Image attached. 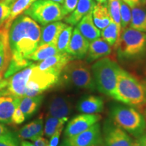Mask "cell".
I'll list each match as a JSON object with an SVG mask.
<instances>
[{
    "instance_id": "cell-2",
    "label": "cell",
    "mask_w": 146,
    "mask_h": 146,
    "mask_svg": "<svg viewBox=\"0 0 146 146\" xmlns=\"http://www.w3.org/2000/svg\"><path fill=\"white\" fill-rule=\"evenodd\" d=\"M112 98L135 108L141 114L146 112V96L141 82L122 68L118 72Z\"/></svg>"
},
{
    "instance_id": "cell-52",
    "label": "cell",
    "mask_w": 146,
    "mask_h": 146,
    "mask_svg": "<svg viewBox=\"0 0 146 146\" xmlns=\"http://www.w3.org/2000/svg\"><path fill=\"white\" fill-rule=\"evenodd\" d=\"M144 114H145V115H146V112H145V113H144Z\"/></svg>"
},
{
    "instance_id": "cell-15",
    "label": "cell",
    "mask_w": 146,
    "mask_h": 146,
    "mask_svg": "<svg viewBox=\"0 0 146 146\" xmlns=\"http://www.w3.org/2000/svg\"><path fill=\"white\" fill-rule=\"evenodd\" d=\"M89 42L76 29H73L70 42L66 49V53L72 56L74 59L81 60L86 57Z\"/></svg>"
},
{
    "instance_id": "cell-30",
    "label": "cell",
    "mask_w": 146,
    "mask_h": 146,
    "mask_svg": "<svg viewBox=\"0 0 146 146\" xmlns=\"http://www.w3.org/2000/svg\"><path fill=\"white\" fill-rule=\"evenodd\" d=\"M68 118H58L52 116H48L45 121L43 132L47 137L50 138L54 133L59 129L62 127L68 121Z\"/></svg>"
},
{
    "instance_id": "cell-44",
    "label": "cell",
    "mask_w": 146,
    "mask_h": 146,
    "mask_svg": "<svg viewBox=\"0 0 146 146\" xmlns=\"http://www.w3.org/2000/svg\"><path fill=\"white\" fill-rule=\"evenodd\" d=\"M131 146H141V145L137 139V140H133V143L131 144Z\"/></svg>"
},
{
    "instance_id": "cell-10",
    "label": "cell",
    "mask_w": 146,
    "mask_h": 146,
    "mask_svg": "<svg viewBox=\"0 0 146 146\" xmlns=\"http://www.w3.org/2000/svg\"><path fill=\"white\" fill-rule=\"evenodd\" d=\"M63 143L66 146H102L101 125L98 122L76 135L65 138Z\"/></svg>"
},
{
    "instance_id": "cell-22",
    "label": "cell",
    "mask_w": 146,
    "mask_h": 146,
    "mask_svg": "<svg viewBox=\"0 0 146 146\" xmlns=\"http://www.w3.org/2000/svg\"><path fill=\"white\" fill-rule=\"evenodd\" d=\"M9 29L3 26L0 29V75L3 76L12 59L8 42Z\"/></svg>"
},
{
    "instance_id": "cell-28",
    "label": "cell",
    "mask_w": 146,
    "mask_h": 146,
    "mask_svg": "<svg viewBox=\"0 0 146 146\" xmlns=\"http://www.w3.org/2000/svg\"><path fill=\"white\" fill-rule=\"evenodd\" d=\"M36 0H16L11 6L10 17L3 26L10 28L11 23L15 18L23 14Z\"/></svg>"
},
{
    "instance_id": "cell-19",
    "label": "cell",
    "mask_w": 146,
    "mask_h": 146,
    "mask_svg": "<svg viewBox=\"0 0 146 146\" xmlns=\"http://www.w3.org/2000/svg\"><path fill=\"white\" fill-rule=\"evenodd\" d=\"M112 48L104 39L98 38L89 43L87 54L86 55V62L91 63L93 62L104 58L112 53Z\"/></svg>"
},
{
    "instance_id": "cell-43",
    "label": "cell",
    "mask_w": 146,
    "mask_h": 146,
    "mask_svg": "<svg viewBox=\"0 0 146 146\" xmlns=\"http://www.w3.org/2000/svg\"><path fill=\"white\" fill-rule=\"evenodd\" d=\"M21 146H36L34 143H31L28 141H23L21 143Z\"/></svg>"
},
{
    "instance_id": "cell-4",
    "label": "cell",
    "mask_w": 146,
    "mask_h": 146,
    "mask_svg": "<svg viewBox=\"0 0 146 146\" xmlns=\"http://www.w3.org/2000/svg\"><path fill=\"white\" fill-rule=\"evenodd\" d=\"M118 58L123 62L135 61L146 55V33L127 27L121 31L115 45Z\"/></svg>"
},
{
    "instance_id": "cell-35",
    "label": "cell",
    "mask_w": 146,
    "mask_h": 146,
    "mask_svg": "<svg viewBox=\"0 0 146 146\" xmlns=\"http://www.w3.org/2000/svg\"><path fill=\"white\" fill-rule=\"evenodd\" d=\"M0 146H19L15 135L9 132L0 136Z\"/></svg>"
},
{
    "instance_id": "cell-32",
    "label": "cell",
    "mask_w": 146,
    "mask_h": 146,
    "mask_svg": "<svg viewBox=\"0 0 146 146\" xmlns=\"http://www.w3.org/2000/svg\"><path fill=\"white\" fill-rule=\"evenodd\" d=\"M107 6L112 21L116 23L118 28L121 31L120 0H108Z\"/></svg>"
},
{
    "instance_id": "cell-14",
    "label": "cell",
    "mask_w": 146,
    "mask_h": 146,
    "mask_svg": "<svg viewBox=\"0 0 146 146\" xmlns=\"http://www.w3.org/2000/svg\"><path fill=\"white\" fill-rule=\"evenodd\" d=\"M72 60L74 59L68 53H58L35 64L39 70H50L61 75L64 67Z\"/></svg>"
},
{
    "instance_id": "cell-38",
    "label": "cell",
    "mask_w": 146,
    "mask_h": 146,
    "mask_svg": "<svg viewBox=\"0 0 146 146\" xmlns=\"http://www.w3.org/2000/svg\"><path fill=\"white\" fill-rule=\"evenodd\" d=\"M64 126L60 127L57 131L52 135L50 137V141H49V146H58L59 143V140L61 133L62 132Z\"/></svg>"
},
{
    "instance_id": "cell-12",
    "label": "cell",
    "mask_w": 146,
    "mask_h": 146,
    "mask_svg": "<svg viewBox=\"0 0 146 146\" xmlns=\"http://www.w3.org/2000/svg\"><path fill=\"white\" fill-rule=\"evenodd\" d=\"M99 114H82L72 118L67 124L64 131L65 138L71 137L87 130L102 119Z\"/></svg>"
},
{
    "instance_id": "cell-25",
    "label": "cell",
    "mask_w": 146,
    "mask_h": 146,
    "mask_svg": "<svg viewBox=\"0 0 146 146\" xmlns=\"http://www.w3.org/2000/svg\"><path fill=\"white\" fill-rule=\"evenodd\" d=\"M92 16L95 25L100 30L106 28L112 21L107 3L96 4L92 11Z\"/></svg>"
},
{
    "instance_id": "cell-21",
    "label": "cell",
    "mask_w": 146,
    "mask_h": 146,
    "mask_svg": "<svg viewBox=\"0 0 146 146\" xmlns=\"http://www.w3.org/2000/svg\"><path fill=\"white\" fill-rule=\"evenodd\" d=\"M76 29L89 43L101 36V31L95 25L93 20L92 12H89L78 22Z\"/></svg>"
},
{
    "instance_id": "cell-5",
    "label": "cell",
    "mask_w": 146,
    "mask_h": 146,
    "mask_svg": "<svg viewBox=\"0 0 146 146\" xmlns=\"http://www.w3.org/2000/svg\"><path fill=\"white\" fill-rule=\"evenodd\" d=\"M120 68L118 64L110 58H102L96 61L91 66L96 89L106 96L113 98Z\"/></svg>"
},
{
    "instance_id": "cell-1",
    "label": "cell",
    "mask_w": 146,
    "mask_h": 146,
    "mask_svg": "<svg viewBox=\"0 0 146 146\" xmlns=\"http://www.w3.org/2000/svg\"><path fill=\"white\" fill-rule=\"evenodd\" d=\"M41 27L29 16L22 14L11 23L8 30V42L12 60L24 68L31 64L27 57L39 46Z\"/></svg>"
},
{
    "instance_id": "cell-46",
    "label": "cell",
    "mask_w": 146,
    "mask_h": 146,
    "mask_svg": "<svg viewBox=\"0 0 146 146\" xmlns=\"http://www.w3.org/2000/svg\"><path fill=\"white\" fill-rule=\"evenodd\" d=\"M1 1H5V2L8 3H9V4H10V5H12L14 2H15L16 0H1Z\"/></svg>"
},
{
    "instance_id": "cell-40",
    "label": "cell",
    "mask_w": 146,
    "mask_h": 146,
    "mask_svg": "<svg viewBox=\"0 0 146 146\" xmlns=\"http://www.w3.org/2000/svg\"><path fill=\"white\" fill-rule=\"evenodd\" d=\"M36 146H49V141L47 139L43 137H38L34 139L31 140Z\"/></svg>"
},
{
    "instance_id": "cell-18",
    "label": "cell",
    "mask_w": 146,
    "mask_h": 146,
    "mask_svg": "<svg viewBox=\"0 0 146 146\" xmlns=\"http://www.w3.org/2000/svg\"><path fill=\"white\" fill-rule=\"evenodd\" d=\"M67 24L60 21L53 22L41 28V37L39 45L51 44L56 45L58 38Z\"/></svg>"
},
{
    "instance_id": "cell-41",
    "label": "cell",
    "mask_w": 146,
    "mask_h": 146,
    "mask_svg": "<svg viewBox=\"0 0 146 146\" xmlns=\"http://www.w3.org/2000/svg\"><path fill=\"white\" fill-rule=\"evenodd\" d=\"M10 132V131L8 130V128L5 127L2 123H0V136L3 135L5 134V133H8Z\"/></svg>"
},
{
    "instance_id": "cell-33",
    "label": "cell",
    "mask_w": 146,
    "mask_h": 146,
    "mask_svg": "<svg viewBox=\"0 0 146 146\" xmlns=\"http://www.w3.org/2000/svg\"><path fill=\"white\" fill-rule=\"evenodd\" d=\"M120 22H121V31L127 28L131 19V9L127 3L120 0Z\"/></svg>"
},
{
    "instance_id": "cell-23",
    "label": "cell",
    "mask_w": 146,
    "mask_h": 146,
    "mask_svg": "<svg viewBox=\"0 0 146 146\" xmlns=\"http://www.w3.org/2000/svg\"><path fill=\"white\" fill-rule=\"evenodd\" d=\"M43 135V118L42 116L25 125L18 131V137L22 139L33 140Z\"/></svg>"
},
{
    "instance_id": "cell-39",
    "label": "cell",
    "mask_w": 146,
    "mask_h": 146,
    "mask_svg": "<svg viewBox=\"0 0 146 146\" xmlns=\"http://www.w3.org/2000/svg\"><path fill=\"white\" fill-rule=\"evenodd\" d=\"M130 7L131 8L135 6L146 5L145 0H122Z\"/></svg>"
},
{
    "instance_id": "cell-48",
    "label": "cell",
    "mask_w": 146,
    "mask_h": 146,
    "mask_svg": "<svg viewBox=\"0 0 146 146\" xmlns=\"http://www.w3.org/2000/svg\"><path fill=\"white\" fill-rule=\"evenodd\" d=\"M50 1H54V2L60 3V4H62L63 2H64V0H50Z\"/></svg>"
},
{
    "instance_id": "cell-49",
    "label": "cell",
    "mask_w": 146,
    "mask_h": 146,
    "mask_svg": "<svg viewBox=\"0 0 146 146\" xmlns=\"http://www.w3.org/2000/svg\"><path fill=\"white\" fill-rule=\"evenodd\" d=\"M143 74L146 76V60H145V64H144V66H143Z\"/></svg>"
},
{
    "instance_id": "cell-9",
    "label": "cell",
    "mask_w": 146,
    "mask_h": 146,
    "mask_svg": "<svg viewBox=\"0 0 146 146\" xmlns=\"http://www.w3.org/2000/svg\"><path fill=\"white\" fill-rule=\"evenodd\" d=\"M102 133L103 146H131L133 141L129 133L115 125L110 118L105 120Z\"/></svg>"
},
{
    "instance_id": "cell-45",
    "label": "cell",
    "mask_w": 146,
    "mask_h": 146,
    "mask_svg": "<svg viewBox=\"0 0 146 146\" xmlns=\"http://www.w3.org/2000/svg\"><path fill=\"white\" fill-rule=\"evenodd\" d=\"M141 82L142 85H143L144 91H145V96H146V77L144 78L143 80H142Z\"/></svg>"
},
{
    "instance_id": "cell-31",
    "label": "cell",
    "mask_w": 146,
    "mask_h": 146,
    "mask_svg": "<svg viewBox=\"0 0 146 146\" xmlns=\"http://www.w3.org/2000/svg\"><path fill=\"white\" fill-rule=\"evenodd\" d=\"M72 31V26L68 25L60 33L58 38L57 43H56V47L59 53H64L66 52V49L70 42Z\"/></svg>"
},
{
    "instance_id": "cell-20",
    "label": "cell",
    "mask_w": 146,
    "mask_h": 146,
    "mask_svg": "<svg viewBox=\"0 0 146 146\" xmlns=\"http://www.w3.org/2000/svg\"><path fill=\"white\" fill-rule=\"evenodd\" d=\"M96 4L94 0H78L74 10L66 16L64 21L65 23L71 26L76 25L84 16L92 12Z\"/></svg>"
},
{
    "instance_id": "cell-47",
    "label": "cell",
    "mask_w": 146,
    "mask_h": 146,
    "mask_svg": "<svg viewBox=\"0 0 146 146\" xmlns=\"http://www.w3.org/2000/svg\"><path fill=\"white\" fill-rule=\"evenodd\" d=\"M98 3H106L108 0H95Z\"/></svg>"
},
{
    "instance_id": "cell-3",
    "label": "cell",
    "mask_w": 146,
    "mask_h": 146,
    "mask_svg": "<svg viewBox=\"0 0 146 146\" xmlns=\"http://www.w3.org/2000/svg\"><path fill=\"white\" fill-rule=\"evenodd\" d=\"M110 117L115 125L135 137L145 134L146 120L135 108L125 104H113L110 110Z\"/></svg>"
},
{
    "instance_id": "cell-13",
    "label": "cell",
    "mask_w": 146,
    "mask_h": 146,
    "mask_svg": "<svg viewBox=\"0 0 146 146\" xmlns=\"http://www.w3.org/2000/svg\"><path fill=\"white\" fill-rule=\"evenodd\" d=\"M21 98L0 89V123L11 124L14 110L19 106Z\"/></svg>"
},
{
    "instance_id": "cell-53",
    "label": "cell",
    "mask_w": 146,
    "mask_h": 146,
    "mask_svg": "<svg viewBox=\"0 0 146 146\" xmlns=\"http://www.w3.org/2000/svg\"><path fill=\"white\" fill-rule=\"evenodd\" d=\"M145 1H146V0H145Z\"/></svg>"
},
{
    "instance_id": "cell-17",
    "label": "cell",
    "mask_w": 146,
    "mask_h": 146,
    "mask_svg": "<svg viewBox=\"0 0 146 146\" xmlns=\"http://www.w3.org/2000/svg\"><path fill=\"white\" fill-rule=\"evenodd\" d=\"M76 108L82 114H100L104 108V102L102 97L89 95L78 100Z\"/></svg>"
},
{
    "instance_id": "cell-36",
    "label": "cell",
    "mask_w": 146,
    "mask_h": 146,
    "mask_svg": "<svg viewBox=\"0 0 146 146\" xmlns=\"http://www.w3.org/2000/svg\"><path fill=\"white\" fill-rule=\"evenodd\" d=\"M78 0H64V2L62 5V9L64 16L72 13L76 7Z\"/></svg>"
},
{
    "instance_id": "cell-11",
    "label": "cell",
    "mask_w": 146,
    "mask_h": 146,
    "mask_svg": "<svg viewBox=\"0 0 146 146\" xmlns=\"http://www.w3.org/2000/svg\"><path fill=\"white\" fill-rule=\"evenodd\" d=\"M33 64L16 72L9 78H5V86L3 89L20 98L25 97L27 83L31 73Z\"/></svg>"
},
{
    "instance_id": "cell-50",
    "label": "cell",
    "mask_w": 146,
    "mask_h": 146,
    "mask_svg": "<svg viewBox=\"0 0 146 146\" xmlns=\"http://www.w3.org/2000/svg\"><path fill=\"white\" fill-rule=\"evenodd\" d=\"M2 77H3V76L0 75V82H1V80H2Z\"/></svg>"
},
{
    "instance_id": "cell-8",
    "label": "cell",
    "mask_w": 146,
    "mask_h": 146,
    "mask_svg": "<svg viewBox=\"0 0 146 146\" xmlns=\"http://www.w3.org/2000/svg\"><path fill=\"white\" fill-rule=\"evenodd\" d=\"M60 74L50 70H41L33 64L32 71L27 83L25 96L33 97L41 95L54 87L59 81Z\"/></svg>"
},
{
    "instance_id": "cell-16",
    "label": "cell",
    "mask_w": 146,
    "mask_h": 146,
    "mask_svg": "<svg viewBox=\"0 0 146 146\" xmlns=\"http://www.w3.org/2000/svg\"><path fill=\"white\" fill-rule=\"evenodd\" d=\"M72 111V102L68 98L62 96H56L49 103L47 114L48 116L58 118H68Z\"/></svg>"
},
{
    "instance_id": "cell-26",
    "label": "cell",
    "mask_w": 146,
    "mask_h": 146,
    "mask_svg": "<svg viewBox=\"0 0 146 146\" xmlns=\"http://www.w3.org/2000/svg\"><path fill=\"white\" fill-rule=\"evenodd\" d=\"M131 9V19L129 27L139 31L146 33V7H133Z\"/></svg>"
},
{
    "instance_id": "cell-37",
    "label": "cell",
    "mask_w": 146,
    "mask_h": 146,
    "mask_svg": "<svg viewBox=\"0 0 146 146\" xmlns=\"http://www.w3.org/2000/svg\"><path fill=\"white\" fill-rule=\"evenodd\" d=\"M25 119H26V118H25V115L22 112L21 109L18 107L14 110L13 114H12L11 123L13 124V125H20V124L23 123Z\"/></svg>"
},
{
    "instance_id": "cell-27",
    "label": "cell",
    "mask_w": 146,
    "mask_h": 146,
    "mask_svg": "<svg viewBox=\"0 0 146 146\" xmlns=\"http://www.w3.org/2000/svg\"><path fill=\"white\" fill-rule=\"evenodd\" d=\"M58 53L59 52L56 45L51 44L41 45H39L33 52L29 55L27 57V60L30 61L41 62Z\"/></svg>"
},
{
    "instance_id": "cell-6",
    "label": "cell",
    "mask_w": 146,
    "mask_h": 146,
    "mask_svg": "<svg viewBox=\"0 0 146 146\" xmlns=\"http://www.w3.org/2000/svg\"><path fill=\"white\" fill-rule=\"evenodd\" d=\"M62 74L65 81L76 88L89 91L96 89L91 67L86 61L78 59L71 60L64 67Z\"/></svg>"
},
{
    "instance_id": "cell-51",
    "label": "cell",
    "mask_w": 146,
    "mask_h": 146,
    "mask_svg": "<svg viewBox=\"0 0 146 146\" xmlns=\"http://www.w3.org/2000/svg\"><path fill=\"white\" fill-rule=\"evenodd\" d=\"M61 146H66V145H64V143H63V144H62V145Z\"/></svg>"
},
{
    "instance_id": "cell-34",
    "label": "cell",
    "mask_w": 146,
    "mask_h": 146,
    "mask_svg": "<svg viewBox=\"0 0 146 146\" xmlns=\"http://www.w3.org/2000/svg\"><path fill=\"white\" fill-rule=\"evenodd\" d=\"M12 5L0 0V29L6 23L10 17Z\"/></svg>"
},
{
    "instance_id": "cell-42",
    "label": "cell",
    "mask_w": 146,
    "mask_h": 146,
    "mask_svg": "<svg viewBox=\"0 0 146 146\" xmlns=\"http://www.w3.org/2000/svg\"><path fill=\"white\" fill-rule=\"evenodd\" d=\"M141 146H146V135H143L141 137L137 138Z\"/></svg>"
},
{
    "instance_id": "cell-7",
    "label": "cell",
    "mask_w": 146,
    "mask_h": 146,
    "mask_svg": "<svg viewBox=\"0 0 146 146\" xmlns=\"http://www.w3.org/2000/svg\"><path fill=\"white\" fill-rule=\"evenodd\" d=\"M23 14L42 26L65 18L62 5L50 0H36Z\"/></svg>"
},
{
    "instance_id": "cell-29",
    "label": "cell",
    "mask_w": 146,
    "mask_h": 146,
    "mask_svg": "<svg viewBox=\"0 0 146 146\" xmlns=\"http://www.w3.org/2000/svg\"><path fill=\"white\" fill-rule=\"evenodd\" d=\"M120 33L121 31L118 28L117 25L112 20L106 28L102 29L101 36H102V39H104L109 45L112 47H115L119 39Z\"/></svg>"
},
{
    "instance_id": "cell-24",
    "label": "cell",
    "mask_w": 146,
    "mask_h": 146,
    "mask_svg": "<svg viewBox=\"0 0 146 146\" xmlns=\"http://www.w3.org/2000/svg\"><path fill=\"white\" fill-rule=\"evenodd\" d=\"M43 100V95H38L33 97L25 96L21 98L18 108L21 109L25 118H29L37 111Z\"/></svg>"
}]
</instances>
